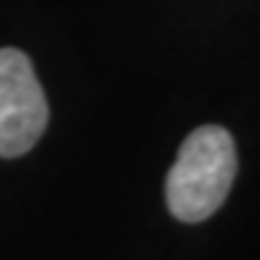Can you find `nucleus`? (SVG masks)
<instances>
[{"mask_svg": "<svg viewBox=\"0 0 260 260\" xmlns=\"http://www.w3.org/2000/svg\"><path fill=\"white\" fill-rule=\"evenodd\" d=\"M234 177H237L234 139L229 136V130L205 124L182 142L177 162L168 174V208L182 223H203L225 203Z\"/></svg>", "mask_w": 260, "mask_h": 260, "instance_id": "f257e3e1", "label": "nucleus"}, {"mask_svg": "<svg viewBox=\"0 0 260 260\" xmlns=\"http://www.w3.org/2000/svg\"><path fill=\"white\" fill-rule=\"evenodd\" d=\"M49 121V104L32 61L20 49H0V156H23Z\"/></svg>", "mask_w": 260, "mask_h": 260, "instance_id": "f03ea898", "label": "nucleus"}]
</instances>
